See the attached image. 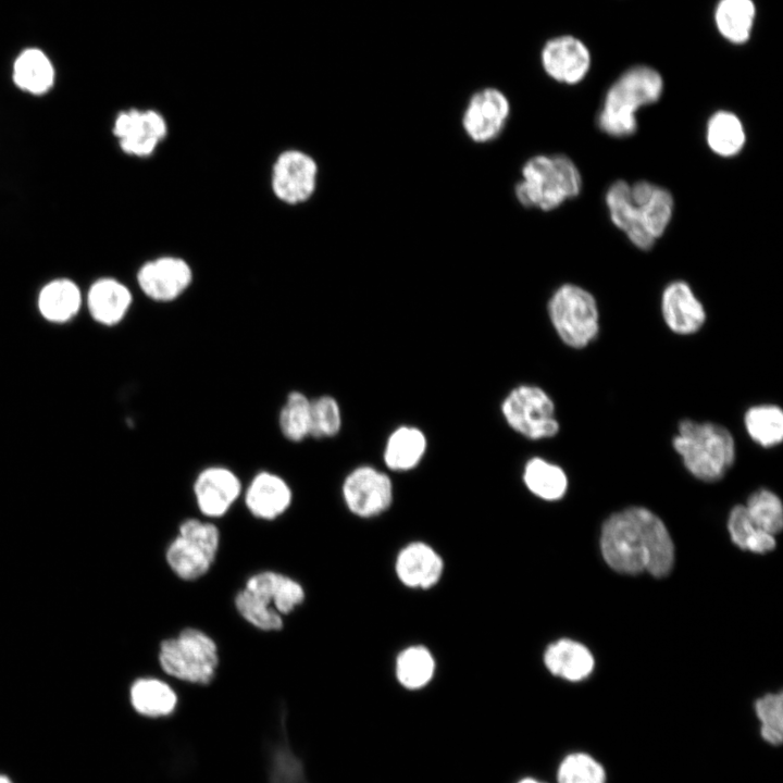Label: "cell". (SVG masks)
Instances as JSON below:
<instances>
[{
  "mask_svg": "<svg viewBox=\"0 0 783 783\" xmlns=\"http://www.w3.org/2000/svg\"><path fill=\"white\" fill-rule=\"evenodd\" d=\"M728 529L733 543L742 549L765 554L775 547L774 536L761 531L749 520L744 505H737L731 510Z\"/></svg>",
  "mask_w": 783,
  "mask_h": 783,
  "instance_id": "cell-34",
  "label": "cell"
},
{
  "mask_svg": "<svg viewBox=\"0 0 783 783\" xmlns=\"http://www.w3.org/2000/svg\"><path fill=\"white\" fill-rule=\"evenodd\" d=\"M194 497L199 511L208 518L225 515L243 493L238 475L224 465L202 469L192 484Z\"/></svg>",
  "mask_w": 783,
  "mask_h": 783,
  "instance_id": "cell-16",
  "label": "cell"
},
{
  "mask_svg": "<svg viewBox=\"0 0 783 783\" xmlns=\"http://www.w3.org/2000/svg\"><path fill=\"white\" fill-rule=\"evenodd\" d=\"M0 783H12L9 778L0 775Z\"/></svg>",
  "mask_w": 783,
  "mask_h": 783,
  "instance_id": "cell-40",
  "label": "cell"
},
{
  "mask_svg": "<svg viewBox=\"0 0 783 783\" xmlns=\"http://www.w3.org/2000/svg\"><path fill=\"white\" fill-rule=\"evenodd\" d=\"M341 427V412L335 398L323 395L311 399L310 436L326 438L335 436Z\"/></svg>",
  "mask_w": 783,
  "mask_h": 783,
  "instance_id": "cell-38",
  "label": "cell"
},
{
  "mask_svg": "<svg viewBox=\"0 0 783 783\" xmlns=\"http://www.w3.org/2000/svg\"><path fill=\"white\" fill-rule=\"evenodd\" d=\"M318 175V164L310 154L288 149L273 163L271 187L278 200L291 206L303 203L314 194Z\"/></svg>",
  "mask_w": 783,
  "mask_h": 783,
  "instance_id": "cell-12",
  "label": "cell"
},
{
  "mask_svg": "<svg viewBox=\"0 0 783 783\" xmlns=\"http://www.w3.org/2000/svg\"><path fill=\"white\" fill-rule=\"evenodd\" d=\"M435 661L427 648L411 646L402 650L396 660V676L410 689L425 686L433 678Z\"/></svg>",
  "mask_w": 783,
  "mask_h": 783,
  "instance_id": "cell-33",
  "label": "cell"
},
{
  "mask_svg": "<svg viewBox=\"0 0 783 783\" xmlns=\"http://www.w3.org/2000/svg\"><path fill=\"white\" fill-rule=\"evenodd\" d=\"M510 112L511 104L505 92L484 87L470 97L463 110V132L475 144L492 142L505 130Z\"/></svg>",
  "mask_w": 783,
  "mask_h": 783,
  "instance_id": "cell-11",
  "label": "cell"
},
{
  "mask_svg": "<svg viewBox=\"0 0 783 783\" xmlns=\"http://www.w3.org/2000/svg\"><path fill=\"white\" fill-rule=\"evenodd\" d=\"M12 77L20 89L32 95H42L53 86L54 69L44 51L28 48L14 61Z\"/></svg>",
  "mask_w": 783,
  "mask_h": 783,
  "instance_id": "cell-24",
  "label": "cell"
},
{
  "mask_svg": "<svg viewBox=\"0 0 783 783\" xmlns=\"http://www.w3.org/2000/svg\"><path fill=\"white\" fill-rule=\"evenodd\" d=\"M706 141L714 154L722 158L735 157L746 142L744 125L735 113L717 111L707 122Z\"/></svg>",
  "mask_w": 783,
  "mask_h": 783,
  "instance_id": "cell-25",
  "label": "cell"
},
{
  "mask_svg": "<svg viewBox=\"0 0 783 783\" xmlns=\"http://www.w3.org/2000/svg\"><path fill=\"white\" fill-rule=\"evenodd\" d=\"M591 57L587 48L572 36L549 40L542 50V65L552 79L573 85L588 72Z\"/></svg>",
  "mask_w": 783,
  "mask_h": 783,
  "instance_id": "cell-17",
  "label": "cell"
},
{
  "mask_svg": "<svg viewBox=\"0 0 783 783\" xmlns=\"http://www.w3.org/2000/svg\"><path fill=\"white\" fill-rule=\"evenodd\" d=\"M687 471L698 480H721L735 461V442L728 428L713 422L684 419L672 439Z\"/></svg>",
  "mask_w": 783,
  "mask_h": 783,
  "instance_id": "cell-5",
  "label": "cell"
},
{
  "mask_svg": "<svg viewBox=\"0 0 783 783\" xmlns=\"http://www.w3.org/2000/svg\"><path fill=\"white\" fill-rule=\"evenodd\" d=\"M755 5L751 0H721L716 11L717 27L726 39L745 42L753 27Z\"/></svg>",
  "mask_w": 783,
  "mask_h": 783,
  "instance_id": "cell-31",
  "label": "cell"
},
{
  "mask_svg": "<svg viewBox=\"0 0 783 783\" xmlns=\"http://www.w3.org/2000/svg\"><path fill=\"white\" fill-rule=\"evenodd\" d=\"M303 586L295 579L272 570L249 576L237 592L234 604L239 616L263 632H277L284 626V616L304 602Z\"/></svg>",
  "mask_w": 783,
  "mask_h": 783,
  "instance_id": "cell-3",
  "label": "cell"
},
{
  "mask_svg": "<svg viewBox=\"0 0 783 783\" xmlns=\"http://www.w3.org/2000/svg\"><path fill=\"white\" fill-rule=\"evenodd\" d=\"M518 783H544V782H540V781L535 780V779H533V778H525V779L521 780V781L518 782Z\"/></svg>",
  "mask_w": 783,
  "mask_h": 783,
  "instance_id": "cell-39",
  "label": "cell"
},
{
  "mask_svg": "<svg viewBox=\"0 0 783 783\" xmlns=\"http://www.w3.org/2000/svg\"><path fill=\"white\" fill-rule=\"evenodd\" d=\"M749 520L761 531L771 535L780 533L783 526L781 499L771 490H756L744 505Z\"/></svg>",
  "mask_w": 783,
  "mask_h": 783,
  "instance_id": "cell-35",
  "label": "cell"
},
{
  "mask_svg": "<svg viewBox=\"0 0 783 783\" xmlns=\"http://www.w3.org/2000/svg\"><path fill=\"white\" fill-rule=\"evenodd\" d=\"M660 74L648 66H635L622 74L609 88L598 113L601 132L616 138L633 135L637 128L636 112L661 97Z\"/></svg>",
  "mask_w": 783,
  "mask_h": 783,
  "instance_id": "cell-6",
  "label": "cell"
},
{
  "mask_svg": "<svg viewBox=\"0 0 783 783\" xmlns=\"http://www.w3.org/2000/svg\"><path fill=\"white\" fill-rule=\"evenodd\" d=\"M744 425L749 437L763 448L779 445L783 439V411L772 403L747 409Z\"/></svg>",
  "mask_w": 783,
  "mask_h": 783,
  "instance_id": "cell-29",
  "label": "cell"
},
{
  "mask_svg": "<svg viewBox=\"0 0 783 783\" xmlns=\"http://www.w3.org/2000/svg\"><path fill=\"white\" fill-rule=\"evenodd\" d=\"M220 548V531L211 522L189 518L178 526L177 535L167 545L165 560L172 572L183 581H196L207 574Z\"/></svg>",
  "mask_w": 783,
  "mask_h": 783,
  "instance_id": "cell-9",
  "label": "cell"
},
{
  "mask_svg": "<svg viewBox=\"0 0 783 783\" xmlns=\"http://www.w3.org/2000/svg\"><path fill=\"white\" fill-rule=\"evenodd\" d=\"M582 176L564 154H537L527 159L514 185V197L529 209L551 211L582 190Z\"/></svg>",
  "mask_w": 783,
  "mask_h": 783,
  "instance_id": "cell-4",
  "label": "cell"
},
{
  "mask_svg": "<svg viewBox=\"0 0 783 783\" xmlns=\"http://www.w3.org/2000/svg\"><path fill=\"white\" fill-rule=\"evenodd\" d=\"M600 545L606 562L620 573L646 570L661 577L673 567L674 547L666 525L643 507L610 515L602 525Z\"/></svg>",
  "mask_w": 783,
  "mask_h": 783,
  "instance_id": "cell-1",
  "label": "cell"
},
{
  "mask_svg": "<svg viewBox=\"0 0 783 783\" xmlns=\"http://www.w3.org/2000/svg\"><path fill=\"white\" fill-rule=\"evenodd\" d=\"M268 783H309L303 760L291 748L284 720L279 738L269 750Z\"/></svg>",
  "mask_w": 783,
  "mask_h": 783,
  "instance_id": "cell-28",
  "label": "cell"
},
{
  "mask_svg": "<svg viewBox=\"0 0 783 783\" xmlns=\"http://www.w3.org/2000/svg\"><path fill=\"white\" fill-rule=\"evenodd\" d=\"M548 314L557 334L569 347L584 348L599 333L596 299L579 285L559 286L548 301Z\"/></svg>",
  "mask_w": 783,
  "mask_h": 783,
  "instance_id": "cell-8",
  "label": "cell"
},
{
  "mask_svg": "<svg viewBox=\"0 0 783 783\" xmlns=\"http://www.w3.org/2000/svg\"><path fill=\"white\" fill-rule=\"evenodd\" d=\"M159 664L167 675L190 684L208 685L220 662L215 641L196 627H185L160 643Z\"/></svg>",
  "mask_w": 783,
  "mask_h": 783,
  "instance_id": "cell-7",
  "label": "cell"
},
{
  "mask_svg": "<svg viewBox=\"0 0 783 783\" xmlns=\"http://www.w3.org/2000/svg\"><path fill=\"white\" fill-rule=\"evenodd\" d=\"M113 134L125 153L149 157L166 137L167 123L154 110L129 109L116 116Z\"/></svg>",
  "mask_w": 783,
  "mask_h": 783,
  "instance_id": "cell-13",
  "label": "cell"
},
{
  "mask_svg": "<svg viewBox=\"0 0 783 783\" xmlns=\"http://www.w3.org/2000/svg\"><path fill=\"white\" fill-rule=\"evenodd\" d=\"M311 399L300 390H291L278 412L281 434L291 443H300L310 436Z\"/></svg>",
  "mask_w": 783,
  "mask_h": 783,
  "instance_id": "cell-32",
  "label": "cell"
},
{
  "mask_svg": "<svg viewBox=\"0 0 783 783\" xmlns=\"http://www.w3.org/2000/svg\"><path fill=\"white\" fill-rule=\"evenodd\" d=\"M501 411L507 423L527 438H548L559 432L554 401L540 387L521 385L512 389Z\"/></svg>",
  "mask_w": 783,
  "mask_h": 783,
  "instance_id": "cell-10",
  "label": "cell"
},
{
  "mask_svg": "<svg viewBox=\"0 0 783 783\" xmlns=\"http://www.w3.org/2000/svg\"><path fill=\"white\" fill-rule=\"evenodd\" d=\"M526 487L545 500L560 499L567 492L568 477L564 471L542 458H532L524 468Z\"/></svg>",
  "mask_w": 783,
  "mask_h": 783,
  "instance_id": "cell-30",
  "label": "cell"
},
{
  "mask_svg": "<svg viewBox=\"0 0 783 783\" xmlns=\"http://www.w3.org/2000/svg\"><path fill=\"white\" fill-rule=\"evenodd\" d=\"M760 721V735L765 742L778 746L783 739V695L767 694L755 703Z\"/></svg>",
  "mask_w": 783,
  "mask_h": 783,
  "instance_id": "cell-37",
  "label": "cell"
},
{
  "mask_svg": "<svg viewBox=\"0 0 783 783\" xmlns=\"http://www.w3.org/2000/svg\"><path fill=\"white\" fill-rule=\"evenodd\" d=\"M245 505L257 519L272 521L287 511L293 492L287 481L271 471L258 472L244 492Z\"/></svg>",
  "mask_w": 783,
  "mask_h": 783,
  "instance_id": "cell-18",
  "label": "cell"
},
{
  "mask_svg": "<svg viewBox=\"0 0 783 783\" xmlns=\"http://www.w3.org/2000/svg\"><path fill=\"white\" fill-rule=\"evenodd\" d=\"M129 700L138 714L151 719L173 714L178 704L173 687L165 681L151 676L139 678L132 683Z\"/></svg>",
  "mask_w": 783,
  "mask_h": 783,
  "instance_id": "cell-21",
  "label": "cell"
},
{
  "mask_svg": "<svg viewBox=\"0 0 783 783\" xmlns=\"http://www.w3.org/2000/svg\"><path fill=\"white\" fill-rule=\"evenodd\" d=\"M558 783H606L604 766L589 754L576 751L567 755L557 771Z\"/></svg>",
  "mask_w": 783,
  "mask_h": 783,
  "instance_id": "cell-36",
  "label": "cell"
},
{
  "mask_svg": "<svg viewBox=\"0 0 783 783\" xmlns=\"http://www.w3.org/2000/svg\"><path fill=\"white\" fill-rule=\"evenodd\" d=\"M191 266L179 257L163 256L147 261L137 273L142 293L157 302H172L191 285Z\"/></svg>",
  "mask_w": 783,
  "mask_h": 783,
  "instance_id": "cell-14",
  "label": "cell"
},
{
  "mask_svg": "<svg viewBox=\"0 0 783 783\" xmlns=\"http://www.w3.org/2000/svg\"><path fill=\"white\" fill-rule=\"evenodd\" d=\"M426 449V438L417 427L402 426L388 438L384 459L386 465L396 471L414 468Z\"/></svg>",
  "mask_w": 783,
  "mask_h": 783,
  "instance_id": "cell-27",
  "label": "cell"
},
{
  "mask_svg": "<svg viewBox=\"0 0 783 783\" xmlns=\"http://www.w3.org/2000/svg\"><path fill=\"white\" fill-rule=\"evenodd\" d=\"M544 662L554 675L573 682L587 678L594 669L591 651L584 645L566 638L548 646Z\"/></svg>",
  "mask_w": 783,
  "mask_h": 783,
  "instance_id": "cell-23",
  "label": "cell"
},
{
  "mask_svg": "<svg viewBox=\"0 0 783 783\" xmlns=\"http://www.w3.org/2000/svg\"><path fill=\"white\" fill-rule=\"evenodd\" d=\"M343 497L353 514L369 518L385 511L390 506L393 485L385 473L371 467H359L346 476Z\"/></svg>",
  "mask_w": 783,
  "mask_h": 783,
  "instance_id": "cell-15",
  "label": "cell"
},
{
  "mask_svg": "<svg viewBox=\"0 0 783 783\" xmlns=\"http://www.w3.org/2000/svg\"><path fill=\"white\" fill-rule=\"evenodd\" d=\"M82 304L79 288L70 279H54L40 291L38 307L44 318L51 322L72 319Z\"/></svg>",
  "mask_w": 783,
  "mask_h": 783,
  "instance_id": "cell-26",
  "label": "cell"
},
{
  "mask_svg": "<svg viewBox=\"0 0 783 783\" xmlns=\"http://www.w3.org/2000/svg\"><path fill=\"white\" fill-rule=\"evenodd\" d=\"M132 301L130 290L114 278L97 281L88 293L89 311L96 321L104 325L121 322L128 312Z\"/></svg>",
  "mask_w": 783,
  "mask_h": 783,
  "instance_id": "cell-22",
  "label": "cell"
},
{
  "mask_svg": "<svg viewBox=\"0 0 783 783\" xmlns=\"http://www.w3.org/2000/svg\"><path fill=\"white\" fill-rule=\"evenodd\" d=\"M439 555L424 543H411L402 548L396 560L399 580L412 588H428L435 585L443 573Z\"/></svg>",
  "mask_w": 783,
  "mask_h": 783,
  "instance_id": "cell-20",
  "label": "cell"
},
{
  "mask_svg": "<svg viewBox=\"0 0 783 783\" xmlns=\"http://www.w3.org/2000/svg\"><path fill=\"white\" fill-rule=\"evenodd\" d=\"M661 312L670 331L679 335L695 334L706 322L703 303L684 281H674L666 286L661 296Z\"/></svg>",
  "mask_w": 783,
  "mask_h": 783,
  "instance_id": "cell-19",
  "label": "cell"
},
{
  "mask_svg": "<svg viewBox=\"0 0 783 783\" xmlns=\"http://www.w3.org/2000/svg\"><path fill=\"white\" fill-rule=\"evenodd\" d=\"M611 222L630 241L649 250L670 224L674 202L671 192L656 184L639 181L612 183L605 196Z\"/></svg>",
  "mask_w": 783,
  "mask_h": 783,
  "instance_id": "cell-2",
  "label": "cell"
}]
</instances>
